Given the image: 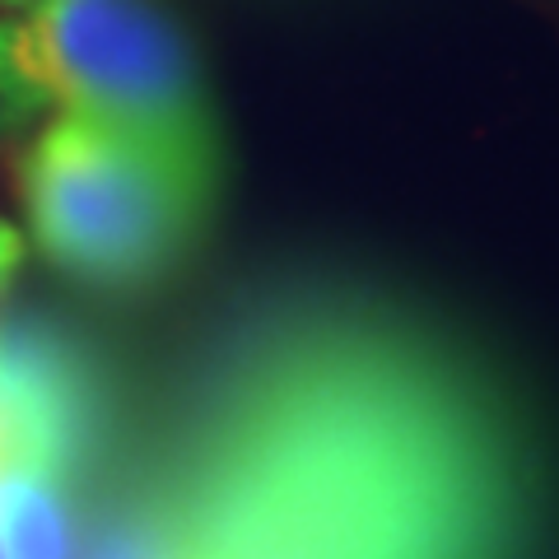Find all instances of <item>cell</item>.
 Here are the masks:
<instances>
[{
    "label": "cell",
    "mask_w": 559,
    "mask_h": 559,
    "mask_svg": "<svg viewBox=\"0 0 559 559\" xmlns=\"http://www.w3.org/2000/svg\"><path fill=\"white\" fill-rule=\"evenodd\" d=\"M540 499L503 382L392 304L341 299L215 378L131 559H536Z\"/></svg>",
    "instance_id": "6da1fadb"
},
{
    "label": "cell",
    "mask_w": 559,
    "mask_h": 559,
    "mask_svg": "<svg viewBox=\"0 0 559 559\" xmlns=\"http://www.w3.org/2000/svg\"><path fill=\"white\" fill-rule=\"evenodd\" d=\"M219 159L94 117H47L20 159L28 238L98 289H140L191 252Z\"/></svg>",
    "instance_id": "7a4b0ae2"
},
{
    "label": "cell",
    "mask_w": 559,
    "mask_h": 559,
    "mask_svg": "<svg viewBox=\"0 0 559 559\" xmlns=\"http://www.w3.org/2000/svg\"><path fill=\"white\" fill-rule=\"evenodd\" d=\"M94 117L219 159L182 28L154 0H28L0 10V131Z\"/></svg>",
    "instance_id": "3957f363"
},
{
    "label": "cell",
    "mask_w": 559,
    "mask_h": 559,
    "mask_svg": "<svg viewBox=\"0 0 559 559\" xmlns=\"http://www.w3.org/2000/svg\"><path fill=\"white\" fill-rule=\"evenodd\" d=\"M70 471L43 457L0 462V559H75Z\"/></svg>",
    "instance_id": "277c9868"
},
{
    "label": "cell",
    "mask_w": 559,
    "mask_h": 559,
    "mask_svg": "<svg viewBox=\"0 0 559 559\" xmlns=\"http://www.w3.org/2000/svg\"><path fill=\"white\" fill-rule=\"evenodd\" d=\"M20 5H28V0H0V10H20Z\"/></svg>",
    "instance_id": "5b68a950"
}]
</instances>
